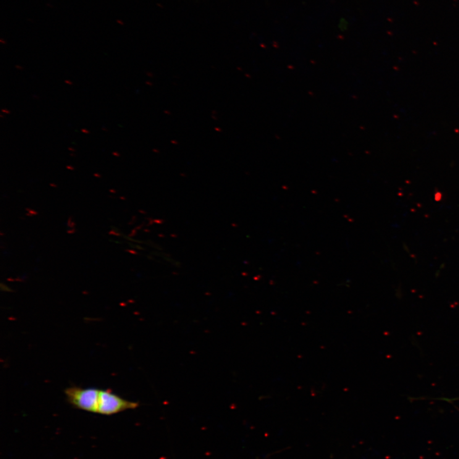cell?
I'll list each match as a JSON object with an SVG mask.
<instances>
[{
    "mask_svg": "<svg viewBox=\"0 0 459 459\" xmlns=\"http://www.w3.org/2000/svg\"><path fill=\"white\" fill-rule=\"evenodd\" d=\"M68 402L75 408L97 413L99 390L89 388L70 387L65 390Z\"/></svg>",
    "mask_w": 459,
    "mask_h": 459,
    "instance_id": "obj_1",
    "label": "cell"
},
{
    "mask_svg": "<svg viewBox=\"0 0 459 459\" xmlns=\"http://www.w3.org/2000/svg\"><path fill=\"white\" fill-rule=\"evenodd\" d=\"M138 406V403L124 400L109 390H99L97 413L104 415H112L126 410H133Z\"/></svg>",
    "mask_w": 459,
    "mask_h": 459,
    "instance_id": "obj_2",
    "label": "cell"
}]
</instances>
